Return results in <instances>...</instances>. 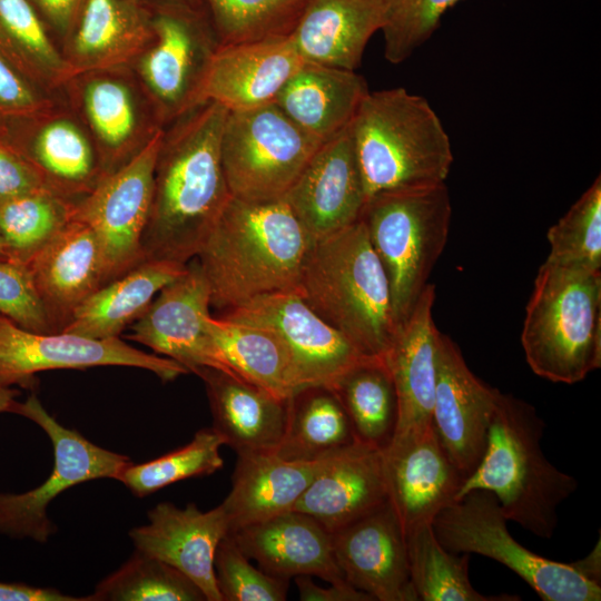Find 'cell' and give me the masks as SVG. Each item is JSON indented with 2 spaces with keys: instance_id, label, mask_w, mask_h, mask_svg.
Returning <instances> with one entry per match:
<instances>
[{
  "instance_id": "obj_1",
  "label": "cell",
  "mask_w": 601,
  "mask_h": 601,
  "mask_svg": "<svg viewBox=\"0 0 601 601\" xmlns=\"http://www.w3.org/2000/svg\"><path fill=\"white\" fill-rule=\"evenodd\" d=\"M197 109L170 140L164 138L141 240L144 260L187 264L231 198L221 162L228 110L215 102Z\"/></svg>"
},
{
  "instance_id": "obj_2",
  "label": "cell",
  "mask_w": 601,
  "mask_h": 601,
  "mask_svg": "<svg viewBox=\"0 0 601 601\" xmlns=\"http://www.w3.org/2000/svg\"><path fill=\"white\" fill-rule=\"evenodd\" d=\"M313 243L284 199L231 197L196 256L211 306L225 313L260 296L295 292Z\"/></svg>"
},
{
  "instance_id": "obj_3",
  "label": "cell",
  "mask_w": 601,
  "mask_h": 601,
  "mask_svg": "<svg viewBox=\"0 0 601 601\" xmlns=\"http://www.w3.org/2000/svg\"><path fill=\"white\" fill-rule=\"evenodd\" d=\"M545 424L528 402L500 392L484 453L465 477L457 500L473 490L494 494L508 521L550 539L558 508L578 489V481L556 469L541 449Z\"/></svg>"
},
{
  "instance_id": "obj_4",
  "label": "cell",
  "mask_w": 601,
  "mask_h": 601,
  "mask_svg": "<svg viewBox=\"0 0 601 601\" xmlns=\"http://www.w3.org/2000/svg\"><path fill=\"white\" fill-rule=\"evenodd\" d=\"M295 292L361 352L384 357L397 326L388 280L362 219L313 243Z\"/></svg>"
},
{
  "instance_id": "obj_5",
  "label": "cell",
  "mask_w": 601,
  "mask_h": 601,
  "mask_svg": "<svg viewBox=\"0 0 601 601\" xmlns=\"http://www.w3.org/2000/svg\"><path fill=\"white\" fill-rule=\"evenodd\" d=\"M351 132L367 199L445 183L452 146L425 98L404 88L368 91Z\"/></svg>"
},
{
  "instance_id": "obj_6",
  "label": "cell",
  "mask_w": 601,
  "mask_h": 601,
  "mask_svg": "<svg viewBox=\"0 0 601 601\" xmlns=\"http://www.w3.org/2000/svg\"><path fill=\"white\" fill-rule=\"evenodd\" d=\"M534 374L575 384L601 365V274L543 263L521 333Z\"/></svg>"
},
{
  "instance_id": "obj_7",
  "label": "cell",
  "mask_w": 601,
  "mask_h": 601,
  "mask_svg": "<svg viewBox=\"0 0 601 601\" xmlns=\"http://www.w3.org/2000/svg\"><path fill=\"white\" fill-rule=\"evenodd\" d=\"M506 521L493 493L473 490L444 508L432 526L446 550L480 554L503 564L543 601L601 600L600 542L585 559L553 561L519 543Z\"/></svg>"
},
{
  "instance_id": "obj_8",
  "label": "cell",
  "mask_w": 601,
  "mask_h": 601,
  "mask_svg": "<svg viewBox=\"0 0 601 601\" xmlns=\"http://www.w3.org/2000/svg\"><path fill=\"white\" fill-rule=\"evenodd\" d=\"M451 215L445 183L377 194L365 204L361 219L385 270L397 327L427 285L445 247Z\"/></svg>"
},
{
  "instance_id": "obj_9",
  "label": "cell",
  "mask_w": 601,
  "mask_h": 601,
  "mask_svg": "<svg viewBox=\"0 0 601 601\" xmlns=\"http://www.w3.org/2000/svg\"><path fill=\"white\" fill-rule=\"evenodd\" d=\"M322 144L275 102L228 111L221 162L231 197L250 203L284 199Z\"/></svg>"
},
{
  "instance_id": "obj_10",
  "label": "cell",
  "mask_w": 601,
  "mask_h": 601,
  "mask_svg": "<svg viewBox=\"0 0 601 601\" xmlns=\"http://www.w3.org/2000/svg\"><path fill=\"white\" fill-rule=\"evenodd\" d=\"M12 413L29 418L46 432L52 443L55 462L49 477L39 486L18 494L0 493V533L46 543L56 531L47 508L61 492L91 480H117L131 461L61 425L35 394L22 403L17 401Z\"/></svg>"
},
{
  "instance_id": "obj_11",
  "label": "cell",
  "mask_w": 601,
  "mask_h": 601,
  "mask_svg": "<svg viewBox=\"0 0 601 601\" xmlns=\"http://www.w3.org/2000/svg\"><path fill=\"white\" fill-rule=\"evenodd\" d=\"M164 138L162 131L157 130L136 155L114 173L105 175L75 204L72 219L86 224L98 242L106 283L144 260L141 240Z\"/></svg>"
},
{
  "instance_id": "obj_12",
  "label": "cell",
  "mask_w": 601,
  "mask_h": 601,
  "mask_svg": "<svg viewBox=\"0 0 601 601\" xmlns=\"http://www.w3.org/2000/svg\"><path fill=\"white\" fill-rule=\"evenodd\" d=\"M96 366L142 368L164 382L189 373L178 362L135 348L120 337L97 339L63 331L37 333L0 315V384L31 386L39 372Z\"/></svg>"
},
{
  "instance_id": "obj_13",
  "label": "cell",
  "mask_w": 601,
  "mask_h": 601,
  "mask_svg": "<svg viewBox=\"0 0 601 601\" xmlns=\"http://www.w3.org/2000/svg\"><path fill=\"white\" fill-rule=\"evenodd\" d=\"M221 316L275 332L292 355L302 388H334L348 371L372 357L324 322L296 292L260 296Z\"/></svg>"
},
{
  "instance_id": "obj_14",
  "label": "cell",
  "mask_w": 601,
  "mask_h": 601,
  "mask_svg": "<svg viewBox=\"0 0 601 601\" xmlns=\"http://www.w3.org/2000/svg\"><path fill=\"white\" fill-rule=\"evenodd\" d=\"M210 289L194 257L184 274L162 287L126 338L171 358L189 373L213 367L235 374L217 349L207 326ZM237 375V374H236Z\"/></svg>"
},
{
  "instance_id": "obj_15",
  "label": "cell",
  "mask_w": 601,
  "mask_h": 601,
  "mask_svg": "<svg viewBox=\"0 0 601 601\" xmlns=\"http://www.w3.org/2000/svg\"><path fill=\"white\" fill-rule=\"evenodd\" d=\"M499 394L472 373L456 344L440 332L432 425L464 480L484 453Z\"/></svg>"
},
{
  "instance_id": "obj_16",
  "label": "cell",
  "mask_w": 601,
  "mask_h": 601,
  "mask_svg": "<svg viewBox=\"0 0 601 601\" xmlns=\"http://www.w3.org/2000/svg\"><path fill=\"white\" fill-rule=\"evenodd\" d=\"M366 200L351 125L319 146L284 197L314 242L359 220Z\"/></svg>"
},
{
  "instance_id": "obj_17",
  "label": "cell",
  "mask_w": 601,
  "mask_h": 601,
  "mask_svg": "<svg viewBox=\"0 0 601 601\" xmlns=\"http://www.w3.org/2000/svg\"><path fill=\"white\" fill-rule=\"evenodd\" d=\"M332 534L335 561L344 579L377 601H417L406 536L388 501Z\"/></svg>"
},
{
  "instance_id": "obj_18",
  "label": "cell",
  "mask_w": 601,
  "mask_h": 601,
  "mask_svg": "<svg viewBox=\"0 0 601 601\" xmlns=\"http://www.w3.org/2000/svg\"><path fill=\"white\" fill-rule=\"evenodd\" d=\"M303 63L289 36L219 45L204 71L191 107L215 102L228 111H239L273 104Z\"/></svg>"
},
{
  "instance_id": "obj_19",
  "label": "cell",
  "mask_w": 601,
  "mask_h": 601,
  "mask_svg": "<svg viewBox=\"0 0 601 601\" xmlns=\"http://www.w3.org/2000/svg\"><path fill=\"white\" fill-rule=\"evenodd\" d=\"M387 501L406 535L457 500L464 476L441 445L433 425L383 450Z\"/></svg>"
},
{
  "instance_id": "obj_20",
  "label": "cell",
  "mask_w": 601,
  "mask_h": 601,
  "mask_svg": "<svg viewBox=\"0 0 601 601\" xmlns=\"http://www.w3.org/2000/svg\"><path fill=\"white\" fill-rule=\"evenodd\" d=\"M148 520L129 532L136 550L183 572L206 601H223L214 568L217 546L229 531L221 504L203 512L194 503L180 509L161 502L148 511Z\"/></svg>"
},
{
  "instance_id": "obj_21",
  "label": "cell",
  "mask_w": 601,
  "mask_h": 601,
  "mask_svg": "<svg viewBox=\"0 0 601 601\" xmlns=\"http://www.w3.org/2000/svg\"><path fill=\"white\" fill-rule=\"evenodd\" d=\"M434 299L435 287L427 284L384 355L397 396V422L391 443L432 425L440 334L432 316Z\"/></svg>"
},
{
  "instance_id": "obj_22",
  "label": "cell",
  "mask_w": 601,
  "mask_h": 601,
  "mask_svg": "<svg viewBox=\"0 0 601 601\" xmlns=\"http://www.w3.org/2000/svg\"><path fill=\"white\" fill-rule=\"evenodd\" d=\"M228 533L249 559L272 575L287 580L314 575L328 583L346 581L333 554L332 534L304 512L289 510Z\"/></svg>"
},
{
  "instance_id": "obj_23",
  "label": "cell",
  "mask_w": 601,
  "mask_h": 601,
  "mask_svg": "<svg viewBox=\"0 0 601 601\" xmlns=\"http://www.w3.org/2000/svg\"><path fill=\"white\" fill-rule=\"evenodd\" d=\"M27 265L56 333L65 328L83 300L106 284L96 236L77 219H71Z\"/></svg>"
},
{
  "instance_id": "obj_24",
  "label": "cell",
  "mask_w": 601,
  "mask_h": 601,
  "mask_svg": "<svg viewBox=\"0 0 601 601\" xmlns=\"http://www.w3.org/2000/svg\"><path fill=\"white\" fill-rule=\"evenodd\" d=\"M386 501L383 451L356 442L323 465L293 510L333 533Z\"/></svg>"
},
{
  "instance_id": "obj_25",
  "label": "cell",
  "mask_w": 601,
  "mask_h": 601,
  "mask_svg": "<svg viewBox=\"0 0 601 601\" xmlns=\"http://www.w3.org/2000/svg\"><path fill=\"white\" fill-rule=\"evenodd\" d=\"M205 383L213 427L237 454L276 452L285 434L288 400L213 367L199 368Z\"/></svg>"
},
{
  "instance_id": "obj_26",
  "label": "cell",
  "mask_w": 601,
  "mask_h": 601,
  "mask_svg": "<svg viewBox=\"0 0 601 601\" xmlns=\"http://www.w3.org/2000/svg\"><path fill=\"white\" fill-rule=\"evenodd\" d=\"M152 31L156 41L141 62L148 87L169 112L193 110L195 91L219 42H210L193 19L176 10L161 12Z\"/></svg>"
},
{
  "instance_id": "obj_27",
  "label": "cell",
  "mask_w": 601,
  "mask_h": 601,
  "mask_svg": "<svg viewBox=\"0 0 601 601\" xmlns=\"http://www.w3.org/2000/svg\"><path fill=\"white\" fill-rule=\"evenodd\" d=\"M383 21V0H311L289 37L304 62L356 70Z\"/></svg>"
},
{
  "instance_id": "obj_28",
  "label": "cell",
  "mask_w": 601,
  "mask_h": 601,
  "mask_svg": "<svg viewBox=\"0 0 601 601\" xmlns=\"http://www.w3.org/2000/svg\"><path fill=\"white\" fill-rule=\"evenodd\" d=\"M231 490L220 503L229 531L293 510L312 480L332 457L300 462L275 452L237 454Z\"/></svg>"
},
{
  "instance_id": "obj_29",
  "label": "cell",
  "mask_w": 601,
  "mask_h": 601,
  "mask_svg": "<svg viewBox=\"0 0 601 601\" xmlns=\"http://www.w3.org/2000/svg\"><path fill=\"white\" fill-rule=\"evenodd\" d=\"M368 91L355 70L304 62L275 104L299 128L325 142L352 124Z\"/></svg>"
},
{
  "instance_id": "obj_30",
  "label": "cell",
  "mask_w": 601,
  "mask_h": 601,
  "mask_svg": "<svg viewBox=\"0 0 601 601\" xmlns=\"http://www.w3.org/2000/svg\"><path fill=\"white\" fill-rule=\"evenodd\" d=\"M187 264L142 260L83 300L62 331L97 339L119 337L162 287L185 273Z\"/></svg>"
},
{
  "instance_id": "obj_31",
  "label": "cell",
  "mask_w": 601,
  "mask_h": 601,
  "mask_svg": "<svg viewBox=\"0 0 601 601\" xmlns=\"http://www.w3.org/2000/svg\"><path fill=\"white\" fill-rule=\"evenodd\" d=\"M207 326L225 363L242 378L283 400L302 388L288 348L272 329L223 316H209Z\"/></svg>"
},
{
  "instance_id": "obj_32",
  "label": "cell",
  "mask_w": 601,
  "mask_h": 601,
  "mask_svg": "<svg viewBox=\"0 0 601 601\" xmlns=\"http://www.w3.org/2000/svg\"><path fill=\"white\" fill-rule=\"evenodd\" d=\"M356 442L336 392L326 386H306L288 400L287 425L275 453L289 461H322Z\"/></svg>"
},
{
  "instance_id": "obj_33",
  "label": "cell",
  "mask_w": 601,
  "mask_h": 601,
  "mask_svg": "<svg viewBox=\"0 0 601 601\" xmlns=\"http://www.w3.org/2000/svg\"><path fill=\"white\" fill-rule=\"evenodd\" d=\"M333 390L357 442L385 450L397 422V396L384 357L372 356L353 367Z\"/></svg>"
},
{
  "instance_id": "obj_34",
  "label": "cell",
  "mask_w": 601,
  "mask_h": 601,
  "mask_svg": "<svg viewBox=\"0 0 601 601\" xmlns=\"http://www.w3.org/2000/svg\"><path fill=\"white\" fill-rule=\"evenodd\" d=\"M410 577L422 601H519L516 594L487 595L476 591L469 578V553L446 550L432 524L406 533Z\"/></svg>"
},
{
  "instance_id": "obj_35",
  "label": "cell",
  "mask_w": 601,
  "mask_h": 601,
  "mask_svg": "<svg viewBox=\"0 0 601 601\" xmlns=\"http://www.w3.org/2000/svg\"><path fill=\"white\" fill-rule=\"evenodd\" d=\"M75 52L82 68L119 62L149 39L145 21L121 0H81Z\"/></svg>"
},
{
  "instance_id": "obj_36",
  "label": "cell",
  "mask_w": 601,
  "mask_h": 601,
  "mask_svg": "<svg viewBox=\"0 0 601 601\" xmlns=\"http://www.w3.org/2000/svg\"><path fill=\"white\" fill-rule=\"evenodd\" d=\"M75 204L49 189L0 204V236L8 258L28 264L72 219Z\"/></svg>"
},
{
  "instance_id": "obj_37",
  "label": "cell",
  "mask_w": 601,
  "mask_h": 601,
  "mask_svg": "<svg viewBox=\"0 0 601 601\" xmlns=\"http://www.w3.org/2000/svg\"><path fill=\"white\" fill-rule=\"evenodd\" d=\"M87 601H205L188 577L170 564L136 550L101 580Z\"/></svg>"
},
{
  "instance_id": "obj_38",
  "label": "cell",
  "mask_w": 601,
  "mask_h": 601,
  "mask_svg": "<svg viewBox=\"0 0 601 601\" xmlns=\"http://www.w3.org/2000/svg\"><path fill=\"white\" fill-rule=\"evenodd\" d=\"M28 158L42 175L46 186L62 197L68 191L79 190L88 195L99 183L95 180L91 147L70 122L47 125L35 140L32 156Z\"/></svg>"
},
{
  "instance_id": "obj_39",
  "label": "cell",
  "mask_w": 601,
  "mask_h": 601,
  "mask_svg": "<svg viewBox=\"0 0 601 601\" xmlns=\"http://www.w3.org/2000/svg\"><path fill=\"white\" fill-rule=\"evenodd\" d=\"M224 437L211 426L198 430L193 440L169 453L140 464L129 463L118 476L136 496L144 497L173 483L221 469Z\"/></svg>"
},
{
  "instance_id": "obj_40",
  "label": "cell",
  "mask_w": 601,
  "mask_h": 601,
  "mask_svg": "<svg viewBox=\"0 0 601 601\" xmlns=\"http://www.w3.org/2000/svg\"><path fill=\"white\" fill-rule=\"evenodd\" d=\"M219 45L288 37L311 0H207Z\"/></svg>"
},
{
  "instance_id": "obj_41",
  "label": "cell",
  "mask_w": 601,
  "mask_h": 601,
  "mask_svg": "<svg viewBox=\"0 0 601 601\" xmlns=\"http://www.w3.org/2000/svg\"><path fill=\"white\" fill-rule=\"evenodd\" d=\"M550 253L544 263L573 269L601 268V178L548 231Z\"/></svg>"
},
{
  "instance_id": "obj_42",
  "label": "cell",
  "mask_w": 601,
  "mask_h": 601,
  "mask_svg": "<svg viewBox=\"0 0 601 601\" xmlns=\"http://www.w3.org/2000/svg\"><path fill=\"white\" fill-rule=\"evenodd\" d=\"M461 0H383L384 56L401 63L437 28L442 16Z\"/></svg>"
},
{
  "instance_id": "obj_43",
  "label": "cell",
  "mask_w": 601,
  "mask_h": 601,
  "mask_svg": "<svg viewBox=\"0 0 601 601\" xmlns=\"http://www.w3.org/2000/svg\"><path fill=\"white\" fill-rule=\"evenodd\" d=\"M214 568L223 601H284L289 580L255 568L227 533L219 542Z\"/></svg>"
},
{
  "instance_id": "obj_44",
  "label": "cell",
  "mask_w": 601,
  "mask_h": 601,
  "mask_svg": "<svg viewBox=\"0 0 601 601\" xmlns=\"http://www.w3.org/2000/svg\"><path fill=\"white\" fill-rule=\"evenodd\" d=\"M0 52L13 63L22 57L58 67L59 57L28 0H0ZM11 62V61H10Z\"/></svg>"
},
{
  "instance_id": "obj_45",
  "label": "cell",
  "mask_w": 601,
  "mask_h": 601,
  "mask_svg": "<svg viewBox=\"0 0 601 601\" xmlns=\"http://www.w3.org/2000/svg\"><path fill=\"white\" fill-rule=\"evenodd\" d=\"M86 108L96 132L109 147L125 144L135 126L130 93L119 82L97 80L86 90Z\"/></svg>"
},
{
  "instance_id": "obj_46",
  "label": "cell",
  "mask_w": 601,
  "mask_h": 601,
  "mask_svg": "<svg viewBox=\"0 0 601 601\" xmlns=\"http://www.w3.org/2000/svg\"><path fill=\"white\" fill-rule=\"evenodd\" d=\"M0 315L37 333H56L27 264L0 260Z\"/></svg>"
},
{
  "instance_id": "obj_47",
  "label": "cell",
  "mask_w": 601,
  "mask_h": 601,
  "mask_svg": "<svg viewBox=\"0 0 601 601\" xmlns=\"http://www.w3.org/2000/svg\"><path fill=\"white\" fill-rule=\"evenodd\" d=\"M41 189L49 188L28 156L0 138V204Z\"/></svg>"
},
{
  "instance_id": "obj_48",
  "label": "cell",
  "mask_w": 601,
  "mask_h": 601,
  "mask_svg": "<svg viewBox=\"0 0 601 601\" xmlns=\"http://www.w3.org/2000/svg\"><path fill=\"white\" fill-rule=\"evenodd\" d=\"M39 107L31 87L0 52V117L29 116Z\"/></svg>"
},
{
  "instance_id": "obj_49",
  "label": "cell",
  "mask_w": 601,
  "mask_h": 601,
  "mask_svg": "<svg viewBox=\"0 0 601 601\" xmlns=\"http://www.w3.org/2000/svg\"><path fill=\"white\" fill-rule=\"evenodd\" d=\"M298 595L302 601H373L348 582L329 583L328 588L317 585L309 575L295 577Z\"/></svg>"
},
{
  "instance_id": "obj_50",
  "label": "cell",
  "mask_w": 601,
  "mask_h": 601,
  "mask_svg": "<svg viewBox=\"0 0 601 601\" xmlns=\"http://www.w3.org/2000/svg\"><path fill=\"white\" fill-rule=\"evenodd\" d=\"M0 601H87V598L63 594L53 588L0 582Z\"/></svg>"
},
{
  "instance_id": "obj_51",
  "label": "cell",
  "mask_w": 601,
  "mask_h": 601,
  "mask_svg": "<svg viewBox=\"0 0 601 601\" xmlns=\"http://www.w3.org/2000/svg\"><path fill=\"white\" fill-rule=\"evenodd\" d=\"M47 16L59 26L70 22L81 0H37Z\"/></svg>"
},
{
  "instance_id": "obj_52",
  "label": "cell",
  "mask_w": 601,
  "mask_h": 601,
  "mask_svg": "<svg viewBox=\"0 0 601 601\" xmlns=\"http://www.w3.org/2000/svg\"><path fill=\"white\" fill-rule=\"evenodd\" d=\"M18 391L0 384V413L11 412L17 403Z\"/></svg>"
},
{
  "instance_id": "obj_53",
  "label": "cell",
  "mask_w": 601,
  "mask_h": 601,
  "mask_svg": "<svg viewBox=\"0 0 601 601\" xmlns=\"http://www.w3.org/2000/svg\"><path fill=\"white\" fill-rule=\"evenodd\" d=\"M9 259L6 250V245L0 236V260Z\"/></svg>"
}]
</instances>
